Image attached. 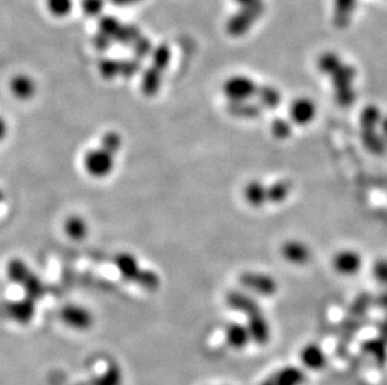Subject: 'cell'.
Returning <instances> with one entry per match:
<instances>
[{
    "label": "cell",
    "instance_id": "obj_28",
    "mask_svg": "<svg viewBox=\"0 0 387 385\" xmlns=\"http://www.w3.org/2000/svg\"><path fill=\"white\" fill-rule=\"evenodd\" d=\"M47 6L53 16L62 18L69 14L73 3L72 0H47Z\"/></svg>",
    "mask_w": 387,
    "mask_h": 385
},
{
    "label": "cell",
    "instance_id": "obj_12",
    "mask_svg": "<svg viewBox=\"0 0 387 385\" xmlns=\"http://www.w3.org/2000/svg\"><path fill=\"white\" fill-rule=\"evenodd\" d=\"M281 254L286 262L293 265H306L311 260V249L300 241H287L281 246Z\"/></svg>",
    "mask_w": 387,
    "mask_h": 385
},
{
    "label": "cell",
    "instance_id": "obj_9",
    "mask_svg": "<svg viewBox=\"0 0 387 385\" xmlns=\"http://www.w3.org/2000/svg\"><path fill=\"white\" fill-rule=\"evenodd\" d=\"M316 113H318V108L312 99L306 96L297 98L291 104V123L296 124L300 127L308 125L313 119L316 118Z\"/></svg>",
    "mask_w": 387,
    "mask_h": 385
},
{
    "label": "cell",
    "instance_id": "obj_7",
    "mask_svg": "<svg viewBox=\"0 0 387 385\" xmlns=\"http://www.w3.org/2000/svg\"><path fill=\"white\" fill-rule=\"evenodd\" d=\"M63 324L74 331H86L94 324V316L88 308L81 304H68L60 311Z\"/></svg>",
    "mask_w": 387,
    "mask_h": 385
},
{
    "label": "cell",
    "instance_id": "obj_37",
    "mask_svg": "<svg viewBox=\"0 0 387 385\" xmlns=\"http://www.w3.org/2000/svg\"><path fill=\"white\" fill-rule=\"evenodd\" d=\"M4 199H6V194L3 192V189H0V204L4 202Z\"/></svg>",
    "mask_w": 387,
    "mask_h": 385
},
{
    "label": "cell",
    "instance_id": "obj_10",
    "mask_svg": "<svg viewBox=\"0 0 387 385\" xmlns=\"http://www.w3.org/2000/svg\"><path fill=\"white\" fill-rule=\"evenodd\" d=\"M332 265L337 273L344 277L356 275L362 268V258L359 253L351 249H344L336 253L332 260Z\"/></svg>",
    "mask_w": 387,
    "mask_h": 385
},
{
    "label": "cell",
    "instance_id": "obj_4",
    "mask_svg": "<svg viewBox=\"0 0 387 385\" xmlns=\"http://www.w3.org/2000/svg\"><path fill=\"white\" fill-rule=\"evenodd\" d=\"M171 60V49L162 44L152 53V65L147 69L142 79V89L145 96H156L159 91L163 81V73L167 69Z\"/></svg>",
    "mask_w": 387,
    "mask_h": 385
},
{
    "label": "cell",
    "instance_id": "obj_23",
    "mask_svg": "<svg viewBox=\"0 0 387 385\" xmlns=\"http://www.w3.org/2000/svg\"><path fill=\"white\" fill-rule=\"evenodd\" d=\"M256 99L261 107L266 108V109H276V108L280 107L281 103H282V94L274 86H259L257 94H256Z\"/></svg>",
    "mask_w": 387,
    "mask_h": 385
},
{
    "label": "cell",
    "instance_id": "obj_24",
    "mask_svg": "<svg viewBox=\"0 0 387 385\" xmlns=\"http://www.w3.org/2000/svg\"><path fill=\"white\" fill-rule=\"evenodd\" d=\"M362 142L366 149L370 150L374 154L381 156L387 150V140L382 137L381 133H377L376 129L370 130H361Z\"/></svg>",
    "mask_w": 387,
    "mask_h": 385
},
{
    "label": "cell",
    "instance_id": "obj_6",
    "mask_svg": "<svg viewBox=\"0 0 387 385\" xmlns=\"http://www.w3.org/2000/svg\"><path fill=\"white\" fill-rule=\"evenodd\" d=\"M258 86L256 81L245 75H233L222 86L228 102H245L256 98Z\"/></svg>",
    "mask_w": 387,
    "mask_h": 385
},
{
    "label": "cell",
    "instance_id": "obj_36",
    "mask_svg": "<svg viewBox=\"0 0 387 385\" xmlns=\"http://www.w3.org/2000/svg\"><path fill=\"white\" fill-rule=\"evenodd\" d=\"M377 304L380 305V306L383 308V309H387V292H385L383 294L378 297V299H377Z\"/></svg>",
    "mask_w": 387,
    "mask_h": 385
},
{
    "label": "cell",
    "instance_id": "obj_35",
    "mask_svg": "<svg viewBox=\"0 0 387 385\" xmlns=\"http://www.w3.org/2000/svg\"><path fill=\"white\" fill-rule=\"evenodd\" d=\"M380 129H381V135L387 140V117H382L381 123H380Z\"/></svg>",
    "mask_w": 387,
    "mask_h": 385
},
{
    "label": "cell",
    "instance_id": "obj_25",
    "mask_svg": "<svg viewBox=\"0 0 387 385\" xmlns=\"http://www.w3.org/2000/svg\"><path fill=\"white\" fill-rule=\"evenodd\" d=\"M292 184L288 180H279L267 187V200L269 203L279 204L285 202L290 195Z\"/></svg>",
    "mask_w": 387,
    "mask_h": 385
},
{
    "label": "cell",
    "instance_id": "obj_33",
    "mask_svg": "<svg viewBox=\"0 0 387 385\" xmlns=\"http://www.w3.org/2000/svg\"><path fill=\"white\" fill-rule=\"evenodd\" d=\"M378 332H380V337L387 343V316L386 318L380 323V326H378Z\"/></svg>",
    "mask_w": 387,
    "mask_h": 385
},
{
    "label": "cell",
    "instance_id": "obj_27",
    "mask_svg": "<svg viewBox=\"0 0 387 385\" xmlns=\"http://www.w3.org/2000/svg\"><path fill=\"white\" fill-rule=\"evenodd\" d=\"M271 133L276 139L286 140L292 135V123L285 118H276L271 124Z\"/></svg>",
    "mask_w": 387,
    "mask_h": 385
},
{
    "label": "cell",
    "instance_id": "obj_3",
    "mask_svg": "<svg viewBox=\"0 0 387 385\" xmlns=\"http://www.w3.org/2000/svg\"><path fill=\"white\" fill-rule=\"evenodd\" d=\"M240 11L227 21L226 32L230 37L241 38L246 35L253 25L262 18L266 6L264 0H235Z\"/></svg>",
    "mask_w": 387,
    "mask_h": 385
},
{
    "label": "cell",
    "instance_id": "obj_19",
    "mask_svg": "<svg viewBox=\"0 0 387 385\" xmlns=\"http://www.w3.org/2000/svg\"><path fill=\"white\" fill-rule=\"evenodd\" d=\"M227 113L238 119H256L262 114V109L258 103H251L249 100L245 102H230L227 105Z\"/></svg>",
    "mask_w": 387,
    "mask_h": 385
},
{
    "label": "cell",
    "instance_id": "obj_20",
    "mask_svg": "<svg viewBox=\"0 0 387 385\" xmlns=\"http://www.w3.org/2000/svg\"><path fill=\"white\" fill-rule=\"evenodd\" d=\"M226 342L231 348L243 349L247 347L248 343L251 340V335L248 332L247 326H242L238 323H231L226 328Z\"/></svg>",
    "mask_w": 387,
    "mask_h": 385
},
{
    "label": "cell",
    "instance_id": "obj_26",
    "mask_svg": "<svg viewBox=\"0 0 387 385\" xmlns=\"http://www.w3.org/2000/svg\"><path fill=\"white\" fill-rule=\"evenodd\" d=\"M381 110L376 105H367L361 112V130L377 129V127L381 123Z\"/></svg>",
    "mask_w": 387,
    "mask_h": 385
},
{
    "label": "cell",
    "instance_id": "obj_32",
    "mask_svg": "<svg viewBox=\"0 0 387 385\" xmlns=\"http://www.w3.org/2000/svg\"><path fill=\"white\" fill-rule=\"evenodd\" d=\"M8 133H9V124L3 115H0V142L6 139Z\"/></svg>",
    "mask_w": 387,
    "mask_h": 385
},
{
    "label": "cell",
    "instance_id": "obj_2",
    "mask_svg": "<svg viewBox=\"0 0 387 385\" xmlns=\"http://www.w3.org/2000/svg\"><path fill=\"white\" fill-rule=\"evenodd\" d=\"M370 304H371L370 297L362 294L351 305L349 313L340 328L339 338L336 343V354L340 357H344V354L347 353L356 334L365 324Z\"/></svg>",
    "mask_w": 387,
    "mask_h": 385
},
{
    "label": "cell",
    "instance_id": "obj_11",
    "mask_svg": "<svg viewBox=\"0 0 387 385\" xmlns=\"http://www.w3.org/2000/svg\"><path fill=\"white\" fill-rule=\"evenodd\" d=\"M305 381H306L305 372L295 365H288L269 375L261 385H303Z\"/></svg>",
    "mask_w": 387,
    "mask_h": 385
},
{
    "label": "cell",
    "instance_id": "obj_14",
    "mask_svg": "<svg viewBox=\"0 0 387 385\" xmlns=\"http://www.w3.org/2000/svg\"><path fill=\"white\" fill-rule=\"evenodd\" d=\"M226 303L231 309L242 313L246 316H252L254 313L262 311L261 305L253 299L251 295L242 293V292H230L226 297Z\"/></svg>",
    "mask_w": 387,
    "mask_h": 385
},
{
    "label": "cell",
    "instance_id": "obj_15",
    "mask_svg": "<svg viewBox=\"0 0 387 385\" xmlns=\"http://www.w3.org/2000/svg\"><path fill=\"white\" fill-rule=\"evenodd\" d=\"M361 352L369 355L378 368H383L387 363V343L381 337L367 339L361 344Z\"/></svg>",
    "mask_w": 387,
    "mask_h": 385
},
{
    "label": "cell",
    "instance_id": "obj_17",
    "mask_svg": "<svg viewBox=\"0 0 387 385\" xmlns=\"http://www.w3.org/2000/svg\"><path fill=\"white\" fill-rule=\"evenodd\" d=\"M11 91L19 100H29L35 96L37 84L30 76L21 74L16 75L11 81Z\"/></svg>",
    "mask_w": 387,
    "mask_h": 385
},
{
    "label": "cell",
    "instance_id": "obj_29",
    "mask_svg": "<svg viewBox=\"0 0 387 385\" xmlns=\"http://www.w3.org/2000/svg\"><path fill=\"white\" fill-rule=\"evenodd\" d=\"M101 145H102L103 148H106L109 151L114 153V154H118L119 150L123 145V142H122V137L118 133L108 132V133L103 135Z\"/></svg>",
    "mask_w": 387,
    "mask_h": 385
},
{
    "label": "cell",
    "instance_id": "obj_5",
    "mask_svg": "<svg viewBox=\"0 0 387 385\" xmlns=\"http://www.w3.org/2000/svg\"><path fill=\"white\" fill-rule=\"evenodd\" d=\"M116 156L112 151L103 148H93L86 151L83 156V168L88 176L96 179H103L112 174L116 168Z\"/></svg>",
    "mask_w": 387,
    "mask_h": 385
},
{
    "label": "cell",
    "instance_id": "obj_31",
    "mask_svg": "<svg viewBox=\"0 0 387 385\" xmlns=\"http://www.w3.org/2000/svg\"><path fill=\"white\" fill-rule=\"evenodd\" d=\"M374 277L382 284L387 285V262L386 260H378L374 265Z\"/></svg>",
    "mask_w": 387,
    "mask_h": 385
},
{
    "label": "cell",
    "instance_id": "obj_30",
    "mask_svg": "<svg viewBox=\"0 0 387 385\" xmlns=\"http://www.w3.org/2000/svg\"><path fill=\"white\" fill-rule=\"evenodd\" d=\"M104 0H82V8L88 16H98L103 11Z\"/></svg>",
    "mask_w": 387,
    "mask_h": 385
},
{
    "label": "cell",
    "instance_id": "obj_18",
    "mask_svg": "<svg viewBox=\"0 0 387 385\" xmlns=\"http://www.w3.org/2000/svg\"><path fill=\"white\" fill-rule=\"evenodd\" d=\"M243 198L253 208H262L267 200V187L259 180H251L243 188Z\"/></svg>",
    "mask_w": 387,
    "mask_h": 385
},
{
    "label": "cell",
    "instance_id": "obj_8",
    "mask_svg": "<svg viewBox=\"0 0 387 385\" xmlns=\"http://www.w3.org/2000/svg\"><path fill=\"white\" fill-rule=\"evenodd\" d=\"M240 283L245 288L261 297H274L279 290V284L271 275L245 272L240 275Z\"/></svg>",
    "mask_w": 387,
    "mask_h": 385
},
{
    "label": "cell",
    "instance_id": "obj_13",
    "mask_svg": "<svg viewBox=\"0 0 387 385\" xmlns=\"http://www.w3.org/2000/svg\"><path fill=\"white\" fill-rule=\"evenodd\" d=\"M247 318V329L251 335V340L257 343L258 345L269 344L271 339V326L267 319L264 318V313L258 311Z\"/></svg>",
    "mask_w": 387,
    "mask_h": 385
},
{
    "label": "cell",
    "instance_id": "obj_22",
    "mask_svg": "<svg viewBox=\"0 0 387 385\" xmlns=\"http://www.w3.org/2000/svg\"><path fill=\"white\" fill-rule=\"evenodd\" d=\"M89 225L81 215H70L64 222V233L73 241H82L88 236Z\"/></svg>",
    "mask_w": 387,
    "mask_h": 385
},
{
    "label": "cell",
    "instance_id": "obj_1",
    "mask_svg": "<svg viewBox=\"0 0 387 385\" xmlns=\"http://www.w3.org/2000/svg\"><path fill=\"white\" fill-rule=\"evenodd\" d=\"M318 68L322 74L331 78L335 102L341 108L352 107L356 100L354 81L357 76V70L355 67L346 64L334 52H325L318 57Z\"/></svg>",
    "mask_w": 387,
    "mask_h": 385
},
{
    "label": "cell",
    "instance_id": "obj_16",
    "mask_svg": "<svg viewBox=\"0 0 387 385\" xmlns=\"http://www.w3.org/2000/svg\"><path fill=\"white\" fill-rule=\"evenodd\" d=\"M300 357L303 365L310 370H322L327 364L326 354L322 348L315 343L307 344L306 347L302 349Z\"/></svg>",
    "mask_w": 387,
    "mask_h": 385
},
{
    "label": "cell",
    "instance_id": "obj_34",
    "mask_svg": "<svg viewBox=\"0 0 387 385\" xmlns=\"http://www.w3.org/2000/svg\"><path fill=\"white\" fill-rule=\"evenodd\" d=\"M138 1H140V0H112L114 6H132V4H135Z\"/></svg>",
    "mask_w": 387,
    "mask_h": 385
},
{
    "label": "cell",
    "instance_id": "obj_21",
    "mask_svg": "<svg viewBox=\"0 0 387 385\" xmlns=\"http://www.w3.org/2000/svg\"><path fill=\"white\" fill-rule=\"evenodd\" d=\"M356 0H334V23L337 28H346L351 22Z\"/></svg>",
    "mask_w": 387,
    "mask_h": 385
}]
</instances>
